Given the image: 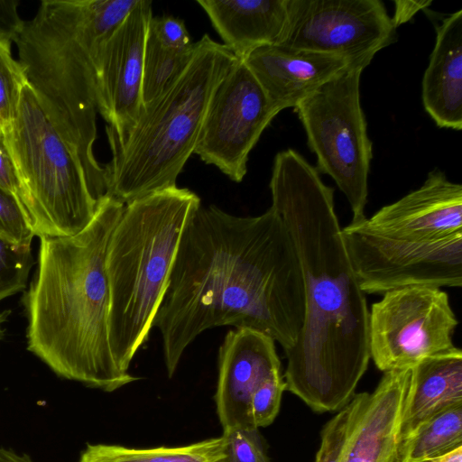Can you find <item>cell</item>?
<instances>
[{
  "label": "cell",
  "mask_w": 462,
  "mask_h": 462,
  "mask_svg": "<svg viewBox=\"0 0 462 462\" xmlns=\"http://www.w3.org/2000/svg\"><path fill=\"white\" fill-rule=\"evenodd\" d=\"M304 318L303 282L285 225L271 207L255 217L201 206L180 236L153 320L171 377L203 331L258 330L291 350Z\"/></svg>",
  "instance_id": "obj_1"
},
{
  "label": "cell",
  "mask_w": 462,
  "mask_h": 462,
  "mask_svg": "<svg viewBox=\"0 0 462 462\" xmlns=\"http://www.w3.org/2000/svg\"><path fill=\"white\" fill-rule=\"evenodd\" d=\"M269 187L304 292L302 327L285 353V390L314 411H340L368 367L369 310L342 237L334 189L292 149L275 155Z\"/></svg>",
  "instance_id": "obj_2"
},
{
  "label": "cell",
  "mask_w": 462,
  "mask_h": 462,
  "mask_svg": "<svg viewBox=\"0 0 462 462\" xmlns=\"http://www.w3.org/2000/svg\"><path fill=\"white\" fill-rule=\"evenodd\" d=\"M124 207L106 195L80 232L40 237L37 271L23 297L28 350L57 375L105 392L140 379L119 369L108 336L105 258Z\"/></svg>",
  "instance_id": "obj_3"
},
{
  "label": "cell",
  "mask_w": 462,
  "mask_h": 462,
  "mask_svg": "<svg viewBox=\"0 0 462 462\" xmlns=\"http://www.w3.org/2000/svg\"><path fill=\"white\" fill-rule=\"evenodd\" d=\"M200 205L186 188L154 191L125 204L110 235L105 258L108 336L124 373L149 337L181 234Z\"/></svg>",
  "instance_id": "obj_4"
},
{
  "label": "cell",
  "mask_w": 462,
  "mask_h": 462,
  "mask_svg": "<svg viewBox=\"0 0 462 462\" xmlns=\"http://www.w3.org/2000/svg\"><path fill=\"white\" fill-rule=\"evenodd\" d=\"M238 60L207 33L196 42L183 72L142 106L124 137L107 136L112 158L105 166L106 195L125 205L177 186L178 176L194 153L212 96Z\"/></svg>",
  "instance_id": "obj_5"
},
{
  "label": "cell",
  "mask_w": 462,
  "mask_h": 462,
  "mask_svg": "<svg viewBox=\"0 0 462 462\" xmlns=\"http://www.w3.org/2000/svg\"><path fill=\"white\" fill-rule=\"evenodd\" d=\"M13 42L27 83L60 135L79 156L95 191L106 170L94 155L97 74L101 42L88 24L82 0H44L23 21Z\"/></svg>",
  "instance_id": "obj_6"
},
{
  "label": "cell",
  "mask_w": 462,
  "mask_h": 462,
  "mask_svg": "<svg viewBox=\"0 0 462 462\" xmlns=\"http://www.w3.org/2000/svg\"><path fill=\"white\" fill-rule=\"evenodd\" d=\"M2 132L35 236H69L84 229L98 199L79 156L60 135L28 83L14 117Z\"/></svg>",
  "instance_id": "obj_7"
},
{
  "label": "cell",
  "mask_w": 462,
  "mask_h": 462,
  "mask_svg": "<svg viewBox=\"0 0 462 462\" xmlns=\"http://www.w3.org/2000/svg\"><path fill=\"white\" fill-rule=\"evenodd\" d=\"M362 71L347 67L294 107L319 170L333 179L350 205L351 222L366 218L373 159V143L360 101Z\"/></svg>",
  "instance_id": "obj_8"
},
{
  "label": "cell",
  "mask_w": 462,
  "mask_h": 462,
  "mask_svg": "<svg viewBox=\"0 0 462 462\" xmlns=\"http://www.w3.org/2000/svg\"><path fill=\"white\" fill-rule=\"evenodd\" d=\"M341 232L364 293L462 285V234L439 240L407 239L374 230L367 218L351 222Z\"/></svg>",
  "instance_id": "obj_9"
},
{
  "label": "cell",
  "mask_w": 462,
  "mask_h": 462,
  "mask_svg": "<svg viewBox=\"0 0 462 462\" xmlns=\"http://www.w3.org/2000/svg\"><path fill=\"white\" fill-rule=\"evenodd\" d=\"M458 320L440 288L410 286L383 293L369 310L370 358L383 373L409 368L456 346Z\"/></svg>",
  "instance_id": "obj_10"
},
{
  "label": "cell",
  "mask_w": 462,
  "mask_h": 462,
  "mask_svg": "<svg viewBox=\"0 0 462 462\" xmlns=\"http://www.w3.org/2000/svg\"><path fill=\"white\" fill-rule=\"evenodd\" d=\"M287 21L277 44L334 54L364 70L397 40L380 0H286Z\"/></svg>",
  "instance_id": "obj_11"
},
{
  "label": "cell",
  "mask_w": 462,
  "mask_h": 462,
  "mask_svg": "<svg viewBox=\"0 0 462 462\" xmlns=\"http://www.w3.org/2000/svg\"><path fill=\"white\" fill-rule=\"evenodd\" d=\"M278 113L244 60H238L212 96L194 153L241 182L250 152Z\"/></svg>",
  "instance_id": "obj_12"
},
{
  "label": "cell",
  "mask_w": 462,
  "mask_h": 462,
  "mask_svg": "<svg viewBox=\"0 0 462 462\" xmlns=\"http://www.w3.org/2000/svg\"><path fill=\"white\" fill-rule=\"evenodd\" d=\"M152 17V2L141 0L100 50L97 111L107 123V136L124 137L141 112L143 55Z\"/></svg>",
  "instance_id": "obj_13"
},
{
  "label": "cell",
  "mask_w": 462,
  "mask_h": 462,
  "mask_svg": "<svg viewBox=\"0 0 462 462\" xmlns=\"http://www.w3.org/2000/svg\"><path fill=\"white\" fill-rule=\"evenodd\" d=\"M279 372L281 362L272 337L248 328L226 333L218 351L215 393L223 431L255 428L250 411L252 396L262 383Z\"/></svg>",
  "instance_id": "obj_14"
},
{
  "label": "cell",
  "mask_w": 462,
  "mask_h": 462,
  "mask_svg": "<svg viewBox=\"0 0 462 462\" xmlns=\"http://www.w3.org/2000/svg\"><path fill=\"white\" fill-rule=\"evenodd\" d=\"M367 223L382 234L413 240L462 234V186L434 170L420 188L380 208Z\"/></svg>",
  "instance_id": "obj_15"
},
{
  "label": "cell",
  "mask_w": 462,
  "mask_h": 462,
  "mask_svg": "<svg viewBox=\"0 0 462 462\" xmlns=\"http://www.w3.org/2000/svg\"><path fill=\"white\" fill-rule=\"evenodd\" d=\"M243 60L278 112L294 108L349 66L337 55L281 44L256 48Z\"/></svg>",
  "instance_id": "obj_16"
},
{
  "label": "cell",
  "mask_w": 462,
  "mask_h": 462,
  "mask_svg": "<svg viewBox=\"0 0 462 462\" xmlns=\"http://www.w3.org/2000/svg\"><path fill=\"white\" fill-rule=\"evenodd\" d=\"M411 367L385 372L365 393L337 462H394Z\"/></svg>",
  "instance_id": "obj_17"
},
{
  "label": "cell",
  "mask_w": 462,
  "mask_h": 462,
  "mask_svg": "<svg viewBox=\"0 0 462 462\" xmlns=\"http://www.w3.org/2000/svg\"><path fill=\"white\" fill-rule=\"evenodd\" d=\"M421 98L425 111L439 127L462 129V10L436 26Z\"/></svg>",
  "instance_id": "obj_18"
},
{
  "label": "cell",
  "mask_w": 462,
  "mask_h": 462,
  "mask_svg": "<svg viewBox=\"0 0 462 462\" xmlns=\"http://www.w3.org/2000/svg\"><path fill=\"white\" fill-rule=\"evenodd\" d=\"M223 44L243 60L253 50L277 44L287 21L286 0H198Z\"/></svg>",
  "instance_id": "obj_19"
},
{
  "label": "cell",
  "mask_w": 462,
  "mask_h": 462,
  "mask_svg": "<svg viewBox=\"0 0 462 462\" xmlns=\"http://www.w3.org/2000/svg\"><path fill=\"white\" fill-rule=\"evenodd\" d=\"M462 403V351L455 346L411 367L399 443L435 414Z\"/></svg>",
  "instance_id": "obj_20"
},
{
  "label": "cell",
  "mask_w": 462,
  "mask_h": 462,
  "mask_svg": "<svg viewBox=\"0 0 462 462\" xmlns=\"http://www.w3.org/2000/svg\"><path fill=\"white\" fill-rule=\"evenodd\" d=\"M223 449V436L180 447L139 448L88 444L79 462H217Z\"/></svg>",
  "instance_id": "obj_21"
},
{
  "label": "cell",
  "mask_w": 462,
  "mask_h": 462,
  "mask_svg": "<svg viewBox=\"0 0 462 462\" xmlns=\"http://www.w3.org/2000/svg\"><path fill=\"white\" fill-rule=\"evenodd\" d=\"M462 446V403L421 423L399 443L396 462H426Z\"/></svg>",
  "instance_id": "obj_22"
},
{
  "label": "cell",
  "mask_w": 462,
  "mask_h": 462,
  "mask_svg": "<svg viewBox=\"0 0 462 462\" xmlns=\"http://www.w3.org/2000/svg\"><path fill=\"white\" fill-rule=\"evenodd\" d=\"M195 45L175 50L162 44L148 29L143 69V106L150 103L172 84L190 61Z\"/></svg>",
  "instance_id": "obj_23"
},
{
  "label": "cell",
  "mask_w": 462,
  "mask_h": 462,
  "mask_svg": "<svg viewBox=\"0 0 462 462\" xmlns=\"http://www.w3.org/2000/svg\"><path fill=\"white\" fill-rule=\"evenodd\" d=\"M13 41L0 34V128L14 117L22 89L27 83L23 68L11 51Z\"/></svg>",
  "instance_id": "obj_24"
},
{
  "label": "cell",
  "mask_w": 462,
  "mask_h": 462,
  "mask_svg": "<svg viewBox=\"0 0 462 462\" xmlns=\"http://www.w3.org/2000/svg\"><path fill=\"white\" fill-rule=\"evenodd\" d=\"M33 264L31 246H22L0 236V300L23 290Z\"/></svg>",
  "instance_id": "obj_25"
},
{
  "label": "cell",
  "mask_w": 462,
  "mask_h": 462,
  "mask_svg": "<svg viewBox=\"0 0 462 462\" xmlns=\"http://www.w3.org/2000/svg\"><path fill=\"white\" fill-rule=\"evenodd\" d=\"M363 397L364 393H355L351 401L326 423L315 462H337Z\"/></svg>",
  "instance_id": "obj_26"
},
{
  "label": "cell",
  "mask_w": 462,
  "mask_h": 462,
  "mask_svg": "<svg viewBox=\"0 0 462 462\" xmlns=\"http://www.w3.org/2000/svg\"><path fill=\"white\" fill-rule=\"evenodd\" d=\"M0 236L22 246H31L35 233L17 197L0 187Z\"/></svg>",
  "instance_id": "obj_27"
},
{
  "label": "cell",
  "mask_w": 462,
  "mask_h": 462,
  "mask_svg": "<svg viewBox=\"0 0 462 462\" xmlns=\"http://www.w3.org/2000/svg\"><path fill=\"white\" fill-rule=\"evenodd\" d=\"M223 456L217 462H269L258 429L223 431Z\"/></svg>",
  "instance_id": "obj_28"
},
{
  "label": "cell",
  "mask_w": 462,
  "mask_h": 462,
  "mask_svg": "<svg viewBox=\"0 0 462 462\" xmlns=\"http://www.w3.org/2000/svg\"><path fill=\"white\" fill-rule=\"evenodd\" d=\"M286 385L281 372L273 374L254 392L250 403L255 428L270 425L277 416Z\"/></svg>",
  "instance_id": "obj_29"
},
{
  "label": "cell",
  "mask_w": 462,
  "mask_h": 462,
  "mask_svg": "<svg viewBox=\"0 0 462 462\" xmlns=\"http://www.w3.org/2000/svg\"><path fill=\"white\" fill-rule=\"evenodd\" d=\"M148 29L163 45L175 50H187L195 44L190 39L183 20L163 15L152 17Z\"/></svg>",
  "instance_id": "obj_30"
},
{
  "label": "cell",
  "mask_w": 462,
  "mask_h": 462,
  "mask_svg": "<svg viewBox=\"0 0 462 462\" xmlns=\"http://www.w3.org/2000/svg\"><path fill=\"white\" fill-rule=\"evenodd\" d=\"M0 187L17 197L22 203L17 172L2 130L0 132Z\"/></svg>",
  "instance_id": "obj_31"
},
{
  "label": "cell",
  "mask_w": 462,
  "mask_h": 462,
  "mask_svg": "<svg viewBox=\"0 0 462 462\" xmlns=\"http://www.w3.org/2000/svg\"><path fill=\"white\" fill-rule=\"evenodd\" d=\"M18 1L0 0V34L12 41L23 20L18 14Z\"/></svg>",
  "instance_id": "obj_32"
},
{
  "label": "cell",
  "mask_w": 462,
  "mask_h": 462,
  "mask_svg": "<svg viewBox=\"0 0 462 462\" xmlns=\"http://www.w3.org/2000/svg\"><path fill=\"white\" fill-rule=\"evenodd\" d=\"M394 15L392 17L394 26L407 23L420 9L431 4L430 1H395Z\"/></svg>",
  "instance_id": "obj_33"
},
{
  "label": "cell",
  "mask_w": 462,
  "mask_h": 462,
  "mask_svg": "<svg viewBox=\"0 0 462 462\" xmlns=\"http://www.w3.org/2000/svg\"><path fill=\"white\" fill-rule=\"evenodd\" d=\"M0 462H33L30 456L0 447Z\"/></svg>",
  "instance_id": "obj_34"
},
{
  "label": "cell",
  "mask_w": 462,
  "mask_h": 462,
  "mask_svg": "<svg viewBox=\"0 0 462 462\" xmlns=\"http://www.w3.org/2000/svg\"><path fill=\"white\" fill-rule=\"evenodd\" d=\"M426 462H462V446L433 457Z\"/></svg>",
  "instance_id": "obj_35"
},
{
  "label": "cell",
  "mask_w": 462,
  "mask_h": 462,
  "mask_svg": "<svg viewBox=\"0 0 462 462\" xmlns=\"http://www.w3.org/2000/svg\"><path fill=\"white\" fill-rule=\"evenodd\" d=\"M5 317H6V313H5V312L0 313V339H1V338L3 337V336H4V330H3V328H2V324H3V322L5 321Z\"/></svg>",
  "instance_id": "obj_36"
},
{
  "label": "cell",
  "mask_w": 462,
  "mask_h": 462,
  "mask_svg": "<svg viewBox=\"0 0 462 462\" xmlns=\"http://www.w3.org/2000/svg\"><path fill=\"white\" fill-rule=\"evenodd\" d=\"M394 462H396V459H395V461H394Z\"/></svg>",
  "instance_id": "obj_37"
},
{
  "label": "cell",
  "mask_w": 462,
  "mask_h": 462,
  "mask_svg": "<svg viewBox=\"0 0 462 462\" xmlns=\"http://www.w3.org/2000/svg\"><path fill=\"white\" fill-rule=\"evenodd\" d=\"M0 132H1V128H0Z\"/></svg>",
  "instance_id": "obj_38"
}]
</instances>
